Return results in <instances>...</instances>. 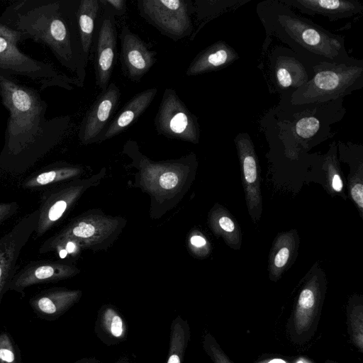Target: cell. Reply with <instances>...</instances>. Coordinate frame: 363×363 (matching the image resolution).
I'll use <instances>...</instances> for the list:
<instances>
[{
  "mask_svg": "<svg viewBox=\"0 0 363 363\" xmlns=\"http://www.w3.org/2000/svg\"><path fill=\"white\" fill-rule=\"evenodd\" d=\"M1 103L9 111L0 152V172L22 174L45 157L67 133L69 116L46 118L48 104L38 92L0 75Z\"/></svg>",
  "mask_w": 363,
  "mask_h": 363,
  "instance_id": "6da1fadb",
  "label": "cell"
},
{
  "mask_svg": "<svg viewBox=\"0 0 363 363\" xmlns=\"http://www.w3.org/2000/svg\"><path fill=\"white\" fill-rule=\"evenodd\" d=\"M79 1L21 0L9 5L0 20L21 32L25 40L48 47L59 62L83 84L87 64L77 23Z\"/></svg>",
  "mask_w": 363,
  "mask_h": 363,
  "instance_id": "7a4b0ae2",
  "label": "cell"
},
{
  "mask_svg": "<svg viewBox=\"0 0 363 363\" xmlns=\"http://www.w3.org/2000/svg\"><path fill=\"white\" fill-rule=\"evenodd\" d=\"M256 12L266 39L276 38L311 68L352 61L345 38L298 15L279 0L259 2Z\"/></svg>",
  "mask_w": 363,
  "mask_h": 363,
  "instance_id": "3957f363",
  "label": "cell"
},
{
  "mask_svg": "<svg viewBox=\"0 0 363 363\" xmlns=\"http://www.w3.org/2000/svg\"><path fill=\"white\" fill-rule=\"evenodd\" d=\"M343 99L325 103L291 105L281 96L278 106L262 120L284 143L298 151H307L330 138L333 126L340 122L346 110Z\"/></svg>",
  "mask_w": 363,
  "mask_h": 363,
  "instance_id": "277c9868",
  "label": "cell"
},
{
  "mask_svg": "<svg viewBox=\"0 0 363 363\" xmlns=\"http://www.w3.org/2000/svg\"><path fill=\"white\" fill-rule=\"evenodd\" d=\"M25 40L23 35L0 20V75L20 76L40 84V89L58 86L68 91L83 84L75 77H70L52 65L37 60L18 48Z\"/></svg>",
  "mask_w": 363,
  "mask_h": 363,
  "instance_id": "5b68a950",
  "label": "cell"
},
{
  "mask_svg": "<svg viewBox=\"0 0 363 363\" xmlns=\"http://www.w3.org/2000/svg\"><path fill=\"white\" fill-rule=\"evenodd\" d=\"M310 80L291 95V105L325 103L342 99L363 87V60L325 64L314 67ZM281 97V96H280Z\"/></svg>",
  "mask_w": 363,
  "mask_h": 363,
  "instance_id": "8992f818",
  "label": "cell"
},
{
  "mask_svg": "<svg viewBox=\"0 0 363 363\" xmlns=\"http://www.w3.org/2000/svg\"><path fill=\"white\" fill-rule=\"evenodd\" d=\"M269 91L291 95L312 77L313 69L291 49L277 45L267 52L264 72Z\"/></svg>",
  "mask_w": 363,
  "mask_h": 363,
  "instance_id": "52a82bcc",
  "label": "cell"
},
{
  "mask_svg": "<svg viewBox=\"0 0 363 363\" xmlns=\"http://www.w3.org/2000/svg\"><path fill=\"white\" fill-rule=\"evenodd\" d=\"M140 15L163 35L180 40L193 34L189 5L184 0H140Z\"/></svg>",
  "mask_w": 363,
  "mask_h": 363,
  "instance_id": "ba28073f",
  "label": "cell"
},
{
  "mask_svg": "<svg viewBox=\"0 0 363 363\" xmlns=\"http://www.w3.org/2000/svg\"><path fill=\"white\" fill-rule=\"evenodd\" d=\"M157 132L165 137L197 143L200 127L193 114L172 89H165L155 118Z\"/></svg>",
  "mask_w": 363,
  "mask_h": 363,
  "instance_id": "9c48e42d",
  "label": "cell"
},
{
  "mask_svg": "<svg viewBox=\"0 0 363 363\" xmlns=\"http://www.w3.org/2000/svg\"><path fill=\"white\" fill-rule=\"evenodd\" d=\"M233 140L240 165L247 211L253 223H257L262 213L261 174L258 157L254 143L247 133H239Z\"/></svg>",
  "mask_w": 363,
  "mask_h": 363,
  "instance_id": "30bf717a",
  "label": "cell"
},
{
  "mask_svg": "<svg viewBox=\"0 0 363 363\" xmlns=\"http://www.w3.org/2000/svg\"><path fill=\"white\" fill-rule=\"evenodd\" d=\"M39 218L36 209L23 217L0 238V304L8 284L14 277L21 250L34 233Z\"/></svg>",
  "mask_w": 363,
  "mask_h": 363,
  "instance_id": "8fae6325",
  "label": "cell"
},
{
  "mask_svg": "<svg viewBox=\"0 0 363 363\" xmlns=\"http://www.w3.org/2000/svg\"><path fill=\"white\" fill-rule=\"evenodd\" d=\"M120 96V89L111 82L96 97L80 124L79 138L83 144L100 140L118 104Z\"/></svg>",
  "mask_w": 363,
  "mask_h": 363,
  "instance_id": "7c38bea8",
  "label": "cell"
},
{
  "mask_svg": "<svg viewBox=\"0 0 363 363\" xmlns=\"http://www.w3.org/2000/svg\"><path fill=\"white\" fill-rule=\"evenodd\" d=\"M120 39L123 72L131 81L139 82L155 63V52L128 26L123 28Z\"/></svg>",
  "mask_w": 363,
  "mask_h": 363,
  "instance_id": "4fadbf2b",
  "label": "cell"
},
{
  "mask_svg": "<svg viewBox=\"0 0 363 363\" xmlns=\"http://www.w3.org/2000/svg\"><path fill=\"white\" fill-rule=\"evenodd\" d=\"M114 13L106 9L102 16L96 43L95 60L96 84L105 91L112 74L117 45Z\"/></svg>",
  "mask_w": 363,
  "mask_h": 363,
  "instance_id": "5bb4252c",
  "label": "cell"
},
{
  "mask_svg": "<svg viewBox=\"0 0 363 363\" xmlns=\"http://www.w3.org/2000/svg\"><path fill=\"white\" fill-rule=\"evenodd\" d=\"M73 274L72 267L57 261H32L15 274L6 286V292L13 291L24 296L27 287L58 281Z\"/></svg>",
  "mask_w": 363,
  "mask_h": 363,
  "instance_id": "9a60e30c",
  "label": "cell"
},
{
  "mask_svg": "<svg viewBox=\"0 0 363 363\" xmlns=\"http://www.w3.org/2000/svg\"><path fill=\"white\" fill-rule=\"evenodd\" d=\"M72 186H51L43 189L38 208L39 218L34 232L36 238L43 236L62 217L77 195Z\"/></svg>",
  "mask_w": 363,
  "mask_h": 363,
  "instance_id": "2e32d148",
  "label": "cell"
},
{
  "mask_svg": "<svg viewBox=\"0 0 363 363\" xmlns=\"http://www.w3.org/2000/svg\"><path fill=\"white\" fill-rule=\"evenodd\" d=\"M82 291L64 288L43 290L29 300L30 308L41 319L53 321L69 311L81 298Z\"/></svg>",
  "mask_w": 363,
  "mask_h": 363,
  "instance_id": "e0dca14e",
  "label": "cell"
},
{
  "mask_svg": "<svg viewBox=\"0 0 363 363\" xmlns=\"http://www.w3.org/2000/svg\"><path fill=\"white\" fill-rule=\"evenodd\" d=\"M301 13L327 18L336 21L358 16L363 12V4L358 0H279Z\"/></svg>",
  "mask_w": 363,
  "mask_h": 363,
  "instance_id": "ac0fdd59",
  "label": "cell"
},
{
  "mask_svg": "<svg viewBox=\"0 0 363 363\" xmlns=\"http://www.w3.org/2000/svg\"><path fill=\"white\" fill-rule=\"evenodd\" d=\"M240 59L230 45L220 40L200 51L188 67L186 74L196 76L225 69Z\"/></svg>",
  "mask_w": 363,
  "mask_h": 363,
  "instance_id": "d6986e66",
  "label": "cell"
},
{
  "mask_svg": "<svg viewBox=\"0 0 363 363\" xmlns=\"http://www.w3.org/2000/svg\"><path fill=\"white\" fill-rule=\"evenodd\" d=\"M337 147L340 160L347 163L350 167L347 177L349 195L363 218V146L340 140Z\"/></svg>",
  "mask_w": 363,
  "mask_h": 363,
  "instance_id": "ffe728a7",
  "label": "cell"
},
{
  "mask_svg": "<svg viewBox=\"0 0 363 363\" xmlns=\"http://www.w3.org/2000/svg\"><path fill=\"white\" fill-rule=\"evenodd\" d=\"M299 238L296 230L279 233L269 251L268 272L273 281H277L296 259Z\"/></svg>",
  "mask_w": 363,
  "mask_h": 363,
  "instance_id": "44dd1931",
  "label": "cell"
},
{
  "mask_svg": "<svg viewBox=\"0 0 363 363\" xmlns=\"http://www.w3.org/2000/svg\"><path fill=\"white\" fill-rule=\"evenodd\" d=\"M94 332L107 346L124 342L128 334V325L121 313L113 306H103L97 312Z\"/></svg>",
  "mask_w": 363,
  "mask_h": 363,
  "instance_id": "7402d4cb",
  "label": "cell"
},
{
  "mask_svg": "<svg viewBox=\"0 0 363 363\" xmlns=\"http://www.w3.org/2000/svg\"><path fill=\"white\" fill-rule=\"evenodd\" d=\"M157 93V88H150L134 95L108 123L99 141L123 132L148 108Z\"/></svg>",
  "mask_w": 363,
  "mask_h": 363,
  "instance_id": "603a6c76",
  "label": "cell"
},
{
  "mask_svg": "<svg viewBox=\"0 0 363 363\" xmlns=\"http://www.w3.org/2000/svg\"><path fill=\"white\" fill-rule=\"evenodd\" d=\"M78 169L60 163L47 165L26 177L22 182L26 189H37L48 187L75 176Z\"/></svg>",
  "mask_w": 363,
  "mask_h": 363,
  "instance_id": "cb8c5ba5",
  "label": "cell"
},
{
  "mask_svg": "<svg viewBox=\"0 0 363 363\" xmlns=\"http://www.w3.org/2000/svg\"><path fill=\"white\" fill-rule=\"evenodd\" d=\"M98 0H81L77 9V23L82 51L86 62L91 46L95 21L100 9Z\"/></svg>",
  "mask_w": 363,
  "mask_h": 363,
  "instance_id": "d4e9b609",
  "label": "cell"
},
{
  "mask_svg": "<svg viewBox=\"0 0 363 363\" xmlns=\"http://www.w3.org/2000/svg\"><path fill=\"white\" fill-rule=\"evenodd\" d=\"M211 226L225 242L233 250H239L242 244L240 227L232 214L223 206L217 207L212 213Z\"/></svg>",
  "mask_w": 363,
  "mask_h": 363,
  "instance_id": "484cf974",
  "label": "cell"
},
{
  "mask_svg": "<svg viewBox=\"0 0 363 363\" xmlns=\"http://www.w3.org/2000/svg\"><path fill=\"white\" fill-rule=\"evenodd\" d=\"M250 0H196V12L199 25L191 40L209 21L228 12L234 11Z\"/></svg>",
  "mask_w": 363,
  "mask_h": 363,
  "instance_id": "4316f807",
  "label": "cell"
},
{
  "mask_svg": "<svg viewBox=\"0 0 363 363\" xmlns=\"http://www.w3.org/2000/svg\"><path fill=\"white\" fill-rule=\"evenodd\" d=\"M323 169L325 176V186L332 196L339 195L347 199L344 189V179L337 157V143L333 141L323 158Z\"/></svg>",
  "mask_w": 363,
  "mask_h": 363,
  "instance_id": "83f0119b",
  "label": "cell"
},
{
  "mask_svg": "<svg viewBox=\"0 0 363 363\" xmlns=\"http://www.w3.org/2000/svg\"><path fill=\"white\" fill-rule=\"evenodd\" d=\"M190 336V327L187 320L178 315L170 325L169 349L165 363H183Z\"/></svg>",
  "mask_w": 363,
  "mask_h": 363,
  "instance_id": "f1b7e54d",
  "label": "cell"
},
{
  "mask_svg": "<svg viewBox=\"0 0 363 363\" xmlns=\"http://www.w3.org/2000/svg\"><path fill=\"white\" fill-rule=\"evenodd\" d=\"M0 363H22L21 350L7 331L0 333Z\"/></svg>",
  "mask_w": 363,
  "mask_h": 363,
  "instance_id": "f546056e",
  "label": "cell"
},
{
  "mask_svg": "<svg viewBox=\"0 0 363 363\" xmlns=\"http://www.w3.org/2000/svg\"><path fill=\"white\" fill-rule=\"evenodd\" d=\"M19 208L16 201L0 202V224L14 216Z\"/></svg>",
  "mask_w": 363,
  "mask_h": 363,
  "instance_id": "4dcf8cb0",
  "label": "cell"
},
{
  "mask_svg": "<svg viewBox=\"0 0 363 363\" xmlns=\"http://www.w3.org/2000/svg\"><path fill=\"white\" fill-rule=\"evenodd\" d=\"M179 182L177 174L173 172L163 173L159 180L160 185L164 189H172L174 188Z\"/></svg>",
  "mask_w": 363,
  "mask_h": 363,
  "instance_id": "1f68e13d",
  "label": "cell"
},
{
  "mask_svg": "<svg viewBox=\"0 0 363 363\" xmlns=\"http://www.w3.org/2000/svg\"><path fill=\"white\" fill-rule=\"evenodd\" d=\"M99 1L101 4L111 6L119 16L124 14L125 12V0H100Z\"/></svg>",
  "mask_w": 363,
  "mask_h": 363,
  "instance_id": "d6a6232c",
  "label": "cell"
},
{
  "mask_svg": "<svg viewBox=\"0 0 363 363\" xmlns=\"http://www.w3.org/2000/svg\"><path fill=\"white\" fill-rule=\"evenodd\" d=\"M190 242L191 245L196 247H203L206 245V239L201 235H193L191 238Z\"/></svg>",
  "mask_w": 363,
  "mask_h": 363,
  "instance_id": "836d02e7",
  "label": "cell"
},
{
  "mask_svg": "<svg viewBox=\"0 0 363 363\" xmlns=\"http://www.w3.org/2000/svg\"><path fill=\"white\" fill-rule=\"evenodd\" d=\"M73 363H107V362H104L95 357H91L82 358Z\"/></svg>",
  "mask_w": 363,
  "mask_h": 363,
  "instance_id": "e575fe53",
  "label": "cell"
},
{
  "mask_svg": "<svg viewBox=\"0 0 363 363\" xmlns=\"http://www.w3.org/2000/svg\"><path fill=\"white\" fill-rule=\"evenodd\" d=\"M114 363H131V362L128 357L123 356V357H120Z\"/></svg>",
  "mask_w": 363,
  "mask_h": 363,
  "instance_id": "d590c367",
  "label": "cell"
},
{
  "mask_svg": "<svg viewBox=\"0 0 363 363\" xmlns=\"http://www.w3.org/2000/svg\"><path fill=\"white\" fill-rule=\"evenodd\" d=\"M269 363H286V362L284 361H283L282 359H275L270 361Z\"/></svg>",
  "mask_w": 363,
  "mask_h": 363,
  "instance_id": "8d00e7d4",
  "label": "cell"
},
{
  "mask_svg": "<svg viewBox=\"0 0 363 363\" xmlns=\"http://www.w3.org/2000/svg\"><path fill=\"white\" fill-rule=\"evenodd\" d=\"M298 363H303L302 362H298Z\"/></svg>",
  "mask_w": 363,
  "mask_h": 363,
  "instance_id": "74e56055",
  "label": "cell"
}]
</instances>
